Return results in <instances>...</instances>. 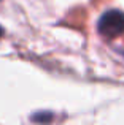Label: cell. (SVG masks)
<instances>
[{
    "mask_svg": "<svg viewBox=\"0 0 124 125\" xmlns=\"http://www.w3.org/2000/svg\"><path fill=\"white\" fill-rule=\"evenodd\" d=\"M97 30L107 38H116L124 32V13L119 10H110L100 16Z\"/></svg>",
    "mask_w": 124,
    "mask_h": 125,
    "instance_id": "1",
    "label": "cell"
}]
</instances>
